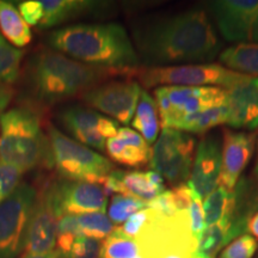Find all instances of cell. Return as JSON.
<instances>
[{"label": "cell", "mask_w": 258, "mask_h": 258, "mask_svg": "<svg viewBox=\"0 0 258 258\" xmlns=\"http://www.w3.org/2000/svg\"><path fill=\"white\" fill-rule=\"evenodd\" d=\"M133 36L141 57L154 67L209 61L220 50L214 27L200 10L139 24Z\"/></svg>", "instance_id": "cell-1"}, {"label": "cell", "mask_w": 258, "mask_h": 258, "mask_svg": "<svg viewBox=\"0 0 258 258\" xmlns=\"http://www.w3.org/2000/svg\"><path fill=\"white\" fill-rule=\"evenodd\" d=\"M48 44L71 59L106 70H135L140 59L120 24H76L51 31Z\"/></svg>", "instance_id": "cell-2"}, {"label": "cell", "mask_w": 258, "mask_h": 258, "mask_svg": "<svg viewBox=\"0 0 258 258\" xmlns=\"http://www.w3.org/2000/svg\"><path fill=\"white\" fill-rule=\"evenodd\" d=\"M111 71L89 66L54 49H42L27 64V83L38 102L51 105L95 88Z\"/></svg>", "instance_id": "cell-3"}, {"label": "cell", "mask_w": 258, "mask_h": 258, "mask_svg": "<svg viewBox=\"0 0 258 258\" xmlns=\"http://www.w3.org/2000/svg\"><path fill=\"white\" fill-rule=\"evenodd\" d=\"M0 163L22 173L40 164H53L49 140L34 110L14 108L0 115Z\"/></svg>", "instance_id": "cell-4"}, {"label": "cell", "mask_w": 258, "mask_h": 258, "mask_svg": "<svg viewBox=\"0 0 258 258\" xmlns=\"http://www.w3.org/2000/svg\"><path fill=\"white\" fill-rule=\"evenodd\" d=\"M150 211L147 222L135 238L141 258H192L198 251V239L190 227L189 212H178L172 217H160Z\"/></svg>", "instance_id": "cell-5"}, {"label": "cell", "mask_w": 258, "mask_h": 258, "mask_svg": "<svg viewBox=\"0 0 258 258\" xmlns=\"http://www.w3.org/2000/svg\"><path fill=\"white\" fill-rule=\"evenodd\" d=\"M48 140L53 164L66 180L103 185L106 176L114 171L110 160L66 137L51 124L48 127Z\"/></svg>", "instance_id": "cell-6"}, {"label": "cell", "mask_w": 258, "mask_h": 258, "mask_svg": "<svg viewBox=\"0 0 258 258\" xmlns=\"http://www.w3.org/2000/svg\"><path fill=\"white\" fill-rule=\"evenodd\" d=\"M145 88L153 86H214L231 90L249 82L253 77L244 76L217 63H190L177 66L150 67L137 73Z\"/></svg>", "instance_id": "cell-7"}, {"label": "cell", "mask_w": 258, "mask_h": 258, "mask_svg": "<svg viewBox=\"0 0 258 258\" xmlns=\"http://www.w3.org/2000/svg\"><path fill=\"white\" fill-rule=\"evenodd\" d=\"M37 190L19 183L15 191L0 203V258H16L23 243Z\"/></svg>", "instance_id": "cell-8"}, {"label": "cell", "mask_w": 258, "mask_h": 258, "mask_svg": "<svg viewBox=\"0 0 258 258\" xmlns=\"http://www.w3.org/2000/svg\"><path fill=\"white\" fill-rule=\"evenodd\" d=\"M195 140L191 135L176 129L163 128L151 154V167L169 180L182 184L191 173Z\"/></svg>", "instance_id": "cell-9"}, {"label": "cell", "mask_w": 258, "mask_h": 258, "mask_svg": "<svg viewBox=\"0 0 258 258\" xmlns=\"http://www.w3.org/2000/svg\"><path fill=\"white\" fill-rule=\"evenodd\" d=\"M61 217L54 185H46L38 194L32 209L22 256H40L55 250L57 222Z\"/></svg>", "instance_id": "cell-10"}, {"label": "cell", "mask_w": 258, "mask_h": 258, "mask_svg": "<svg viewBox=\"0 0 258 258\" xmlns=\"http://www.w3.org/2000/svg\"><path fill=\"white\" fill-rule=\"evenodd\" d=\"M141 91L140 84L134 80H115L83 92L79 98L91 108L127 124L137 110Z\"/></svg>", "instance_id": "cell-11"}, {"label": "cell", "mask_w": 258, "mask_h": 258, "mask_svg": "<svg viewBox=\"0 0 258 258\" xmlns=\"http://www.w3.org/2000/svg\"><path fill=\"white\" fill-rule=\"evenodd\" d=\"M209 9L226 40L258 43V0H215Z\"/></svg>", "instance_id": "cell-12"}, {"label": "cell", "mask_w": 258, "mask_h": 258, "mask_svg": "<svg viewBox=\"0 0 258 258\" xmlns=\"http://www.w3.org/2000/svg\"><path fill=\"white\" fill-rule=\"evenodd\" d=\"M60 120L78 143L99 151L105 150V139L115 137L120 129L117 122L83 106L66 108Z\"/></svg>", "instance_id": "cell-13"}, {"label": "cell", "mask_w": 258, "mask_h": 258, "mask_svg": "<svg viewBox=\"0 0 258 258\" xmlns=\"http://www.w3.org/2000/svg\"><path fill=\"white\" fill-rule=\"evenodd\" d=\"M172 105L169 118L161 123L163 128L177 129L179 121L186 115L205 111L227 102V90L214 86H163Z\"/></svg>", "instance_id": "cell-14"}, {"label": "cell", "mask_w": 258, "mask_h": 258, "mask_svg": "<svg viewBox=\"0 0 258 258\" xmlns=\"http://www.w3.org/2000/svg\"><path fill=\"white\" fill-rule=\"evenodd\" d=\"M55 199L62 215H83L89 213H105L108 196L104 186L96 183L72 182L54 183Z\"/></svg>", "instance_id": "cell-15"}, {"label": "cell", "mask_w": 258, "mask_h": 258, "mask_svg": "<svg viewBox=\"0 0 258 258\" xmlns=\"http://www.w3.org/2000/svg\"><path fill=\"white\" fill-rule=\"evenodd\" d=\"M220 140L215 135H208L200 141L188 183L200 198H207L220 184Z\"/></svg>", "instance_id": "cell-16"}, {"label": "cell", "mask_w": 258, "mask_h": 258, "mask_svg": "<svg viewBox=\"0 0 258 258\" xmlns=\"http://www.w3.org/2000/svg\"><path fill=\"white\" fill-rule=\"evenodd\" d=\"M256 135L244 132L224 131V143L221 148L220 185L233 190L252 157Z\"/></svg>", "instance_id": "cell-17"}, {"label": "cell", "mask_w": 258, "mask_h": 258, "mask_svg": "<svg viewBox=\"0 0 258 258\" xmlns=\"http://www.w3.org/2000/svg\"><path fill=\"white\" fill-rule=\"evenodd\" d=\"M103 186L108 194L125 195L145 203L151 202L164 192V178L156 171H124L114 170L106 176Z\"/></svg>", "instance_id": "cell-18"}, {"label": "cell", "mask_w": 258, "mask_h": 258, "mask_svg": "<svg viewBox=\"0 0 258 258\" xmlns=\"http://www.w3.org/2000/svg\"><path fill=\"white\" fill-rule=\"evenodd\" d=\"M256 213H258V180L240 177L233 190H231L230 209L221 221L230 228L232 240L245 234L247 222Z\"/></svg>", "instance_id": "cell-19"}, {"label": "cell", "mask_w": 258, "mask_h": 258, "mask_svg": "<svg viewBox=\"0 0 258 258\" xmlns=\"http://www.w3.org/2000/svg\"><path fill=\"white\" fill-rule=\"evenodd\" d=\"M228 125L253 131L258 127V78L227 90Z\"/></svg>", "instance_id": "cell-20"}, {"label": "cell", "mask_w": 258, "mask_h": 258, "mask_svg": "<svg viewBox=\"0 0 258 258\" xmlns=\"http://www.w3.org/2000/svg\"><path fill=\"white\" fill-rule=\"evenodd\" d=\"M105 151L116 163L129 167L147 165L152 154L150 144L131 128L118 129L115 137L106 140Z\"/></svg>", "instance_id": "cell-21"}, {"label": "cell", "mask_w": 258, "mask_h": 258, "mask_svg": "<svg viewBox=\"0 0 258 258\" xmlns=\"http://www.w3.org/2000/svg\"><path fill=\"white\" fill-rule=\"evenodd\" d=\"M43 8V18L38 27L48 29L60 25L80 16L104 10L105 3L89 2V0H41Z\"/></svg>", "instance_id": "cell-22"}, {"label": "cell", "mask_w": 258, "mask_h": 258, "mask_svg": "<svg viewBox=\"0 0 258 258\" xmlns=\"http://www.w3.org/2000/svg\"><path fill=\"white\" fill-rule=\"evenodd\" d=\"M0 32L3 37L15 47H25L31 42L30 27L25 23L16 6L10 2L0 0Z\"/></svg>", "instance_id": "cell-23"}, {"label": "cell", "mask_w": 258, "mask_h": 258, "mask_svg": "<svg viewBox=\"0 0 258 258\" xmlns=\"http://www.w3.org/2000/svg\"><path fill=\"white\" fill-rule=\"evenodd\" d=\"M226 69L258 78V43H238L220 54Z\"/></svg>", "instance_id": "cell-24"}, {"label": "cell", "mask_w": 258, "mask_h": 258, "mask_svg": "<svg viewBox=\"0 0 258 258\" xmlns=\"http://www.w3.org/2000/svg\"><path fill=\"white\" fill-rule=\"evenodd\" d=\"M132 125L148 144H152L157 140L160 127L158 108L152 96L145 90L141 91Z\"/></svg>", "instance_id": "cell-25"}, {"label": "cell", "mask_w": 258, "mask_h": 258, "mask_svg": "<svg viewBox=\"0 0 258 258\" xmlns=\"http://www.w3.org/2000/svg\"><path fill=\"white\" fill-rule=\"evenodd\" d=\"M225 123H228V108L226 104L184 116L179 121L176 131L200 134L205 133L213 127Z\"/></svg>", "instance_id": "cell-26"}, {"label": "cell", "mask_w": 258, "mask_h": 258, "mask_svg": "<svg viewBox=\"0 0 258 258\" xmlns=\"http://www.w3.org/2000/svg\"><path fill=\"white\" fill-rule=\"evenodd\" d=\"M230 228L225 222H219L217 225L208 226L200 235L198 241V253L214 258L220 249L231 241Z\"/></svg>", "instance_id": "cell-27"}, {"label": "cell", "mask_w": 258, "mask_h": 258, "mask_svg": "<svg viewBox=\"0 0 258 258\" xmlns=\"http://www.w3.org/2000/svg\"><path fill=\"white\" fill-rule=\"evenodd\" d=\"M230 200L231 191L222 185H218V188L206 198L203 202L206 227L217 225L224 220L230 209Z\"/></svg>", "instance_id": "cell-28"}, {"label": "cell", "mask_w": 258, "mask_h": 258, "mask_svg": "<svg viewBox=\"0 0 258 258\" xmlns=\"http://www.w3.org/2000/svg\"><path fill=\"white\" fill-rule=\"evenodd\" d=\"M139 254L135 239L125 237L118 228H115L103 241L99 258H134Z\"/></svg>", "instance_id": "cell-29"}, {"label": "cell", "mask_w": 258, "mask_h": 258, "mask_svg": "<svg viewBox=\"0 0 258 258\" xmlns=\"http://www.w3.org/2000/svg\"><path fill=\"white\" fill-rule=\"evenodd\" d=\"M23 56V50L10 46L0 34V83L11 85L18 79Z\"/></svg>", "instance_id": "cell-30"}, {"label": "cell", "mask_w": 258, "mask_h": 258, "mask_svg": "<svg viewBox=\"0 0 258 258\" xmlns=\"http://www.w3.org/2000/svg\"><path fill=\"white\" fill-rule=\"evenodd\" d=\"M78 225L80 235L93 238V239H103L115 230L114 224L103 212L89 213V214L78 215Z\"/></svg>", "instance_id": "cell-31"}, {"label": "cell", "mask_w": 258, "mask_h": 258, "mask_svg": "<svg viewBox=\"0 0 258 258\" xmlns=\"http://www.w3.org/2000/svg\"><path fill=\"white\" fill-rule=\"evenodd\" d=\"M147 208V203L125 195H114L109 207V219L114 225L124 224L132 215Z\"/></svg>", "instance_id": "cell-32"}, {"label": "cell", "mask_w": 258, "mask_h": 258, "mask_svg": "<svg viewBox=\"0 0 258 258\" xmlns=\"http://www.w3.org/2000/svg\"><path fill=\"white\" fill-rule=\"evenodd\" d=\"M257 246V241L252 235L243 234L228 244L219 258H252Z\"/></svg>", "instance_id": "cell-33"}, {"label": "cell", "mask_w": 258, "mask_h": 258, "mask_svg": "<svg viewBox=\"0 0 258 258\" xmlns=\"http://www.w3.org/2000/svg\"><path fill=\"white\" fill-rule=\"evenodd\" d=\"M102 244L93 238L78 235L71 250L61 258H99Z\"/></svg>", "instance_id": "cell-34"}, {"label": "cell", "mask_w": 258, "mask_h": 258, "mask_svg": "<svg viewBox=\"0 0 258 258\" xmlns=\"http://www.w3.org/2000/svg\"><path fill=\"white\" fill-rule=\"evenodd\" d=\"M23 173L15 167L0 163V203L15 191Z\"/></svg>", "instance_id": "cell-35"}, {"label": "cell", "mask_w": 258, "mask_h": 258, "mask_svg": "<svg viewBox=\"0 0 258 258\" xmlns=\"http://www.w3.org/2000/svg\"><path fill=\"white\" fill-rule=\"evenodd\" d=\"M191 186V185H190ZM192 189V188H191ZM189 219H190V227H191L192 235L199 241L200 235L205 231L206 224H205V213H203V203L202 199L194 191L191 192V202L189 206Z\"/></svg>", "instance_id": "cell-36"}, {"label": "cell", "mask_w": 258, "mask_h": 258, "mask_svg": "<svg viewBox=\"0 0 258 258\" xmlns=\"http://www.w3.org/2000/svg\"><path fill=\"white\" fill-rule=\"evenodd\" d=\"M18 11L29 27H37L43 18V8L37 0H25L19 3Z\"/></svg>", "instance_id": "cell-37"}, {"label": "cell", "mask_w": 258, "mask_h": 258, "mask_svg": "<svg viewBox=\"0 0 258 258\" xmlns=\"http://www.w3.org/2000/svg\"><path fill=\"white\" fill-rule=\"evenodd\" d=\"M148 215H150L148 208L141 209V211H139L138 213L132 215V217L124 222L122 227H118V230H120L125 237L134 239V238H137L139 232L143 230L145 224L147 222Z\"/></svg>", "instance_id": "cell-38"}, {"label": "cell", "mask_w": 258, "mask_h": 258, "mask_svg": "<svg viewBox=\"0 0 258 258\" xmlns=\"http://www.w3.org/2000/svg\"><path fill=\"white\" fill-rule=\"evenodd\" d=\"M14 93L15 91L11 86L0 83V115L8 108L12 97H14Z\"/></svg>", "instance_id": "cell-39"}, {"label": "cell", "mask_w": 258, "mask_h": 258, "mask_svg": "<svg viewBox=\"0 0 258 258\" xmlns=\"http://www.w3.org/2000/svg\"><path fill=\"white\" fill-rule=\"evenodd\" d=\"M247 231H249L250 234L258 238V213H256L253 217H251L249 222H247Z\"/></svg>", "instance_id": "cell-40"}, {"label": "cell", "mask_w": 258, "mask_h": 258, "mask_svg": "<svg viewBox=\"0 0 258 258\" xmlns=\"http://www.w3.org/2000/svg\"><path fill=\"white\" fill-rule=\"evenodd\" d=\"M21 258H61L60 253L56 250L51 251L49 253L46 254H40V256H22Z\"/></svg>", "instance_id": "cell-41"}, {"label": "cell", "mask_w": 258, "mask_h": 258, "mask_svg": "<svg viewBox=\"0 0 258 258\" xmlns=\"http://www.w3.org/2000/svg\"><path fill=\"white\" fill-rule=\"evenodd\" d=\"M192 258H211V257L206 256V254H202V253H198V252H196V253L192 256Z\"/></svg>", "instance_id": "cell-42"}, {"label": "cell", "mask_w": 258, "mask_h": 258, "mask_svg": "<svg viewBox=\"0 0 258 258\" xmlns=\"http://www.w3.org/2000/svg\"><path fill=\"white\" fill-rule=\"evenodd\" d=\"M254 175H256V179L258 180V161L256 164V169H254Z\"/></svg>", "instance_id": "cell-43"}, {"label": "cell", "mask_w": 258, "mask_h": 258, "mask_svg": "<svg viewBox=\"0 0 258 258\" xmlns=\"http://www.w3.org/2000/svg\"><path fill=\"white\" fill-rule=\"evenodd\" d=\"M134 258H141V257H140V256H139V254H138V256H137V257H134Z\"/></svg>", "instance_id": "cell-44"}]
</instances>
